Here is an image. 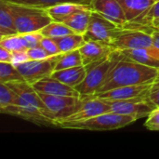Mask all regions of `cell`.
<instances>
[{
	"label": "cell",
	"mask_w": 159,
	"mask_h": 159,
	"mask_svg": "<svg viewBox=\"0 0 159 159\" xmlns=\"http://www.w3.org/2000/svg\"><path fill=\"white\" fill-rule=\"evenodd\" d=\"M158 71L159 68L150 67L131 60L120 50V54L113 69L96 94L119 87L152 84Z\"/></svg>",
	"instance_id": "cell-1"
},
{
	"label": "cell",
	"mask_w": 159,
	"mask_h": 159,
	"mask_svg": "<svg viewBox=\"0 0 159 159\" xmlns=\"http://www.w3.org/2000/svg\"><path fill=\"white\" fill-rule=\"evenodd\" d=\"M154 28L141 23H128L117 27L112 34L110 46L113 49L126 50L153 46Z\"/></svg>",
	"instance_id": "cell-2"
},
{
	"label": "cell",
	"mask_w": 159,
	"mask_h": 159,
	"mask_svg": "<svg viewBox=\"0 0 159 159\" xmlns=\"http://www.w3.org/2000/svg\"><path fill=\"white\" fill-rule=\"evenodd\" d=\"M119 54L120 50L113 49V51L102 60L86 66V78L81 84L75 87L81 98L91 97L99 91L113 69Z\"/></svg>",
	"instance_id": "cell-3"
},
{
	"label": "cell",
	"mask_w": 159,
	"mask_h": 159,
	"mask_svg": "<svg viewBox=\"0 0 159 159\" xmlns=\"http://www.w3.org/2000/svg\"><path fill=\"white\" fill-rule=\"evenodd\" d=\"M8 5L20 34L39 32L53 20L47 9L12 3H8Z\"/></svg>",
	"instance_id": "cell-4"
},
{
	"label": "cell",
	"mask_w": 159,
	"mask_h": 159,
	"mask_svg": "<svg viewBox=\"0 0 159 159\" xmlns=\"http://www.w3.org/2000/svg\"><path fill=\"white\" fill-rule=\"evenodd\" d=\"M136 121V118L130 116H124L116 114L113 112H108L102 114L100 116H94L92 118L69 124L63 125L61 128L66 129H83V130H95V131H104V130H115L124 127H127Z\"/></svg>",
	"instance_id": "cell-5"
},
{
	"label": "cell",
	"mask_w": 159,
	"mask_h": 159,
	"mask_svg": "<svg viewBox=\"0 0 159 159\" xmlns=\"http://www.w3.org/2000/svg\"><path fill=\"white\" fill-rule=\"evenodd\" d=\"M42 101L47 105L52 116L57 122V127L60 122L75 113L83 104L84 99L74 96H58L39 93Z\"/></svg>",
	"instance_id": "cell-6"
},
{
	"label": "cell",
	"mask_w": 159,
	"mask_h": 159,
	"mask_svg": "<svg viewBox=\"0 0 159 159\" xmlns=\"http://www.w3.org/2000/svg\"><path fill=\"white\" fill-rule=\"evenodd\" d=\"M61 55L50 56L48 59L40 61L30 60L14 66L22 75L24 81L33 86L37 81L52 75Z\"/></svg>",
	"instance_id": "cell-7"
},
{
	"label": "cell",
	"mask_w": 159,
	"mask_h": 159,
	"mask_svg": "<svg viewBox=\"0 0 159 159\" xmlns=\"http://www.w3.org/2000/svg\"><path fill=\"white\" fill-rule=\"evenodd\" d=\"M105 101L110 105L111 112L124 116H130L135 117L136 120L147 117L156 108L149 97L134 98L125 101Z\"/></svg>",
	"instance_id": "cell-8"
},
{
	"label": "cell",
	"mask_w": 159,
	"mask_h": 159,
	"mask_svg": "<svg viewBox=\"0 0 159 159\" xmlns=\"http://www.w3.org/2000/svg\"><path fill=\"white\" fill-rule=\"evenodd\" d=\"M84 99V102L82 106L73 115L63 119L61 122L58 124V127L61 128L63 125H69L74 123H78L94 116H100L102 114H105L111 112L110 105L105 100L97 98V97H89L82 98Z\"/></svg>",
	"instance_id": "cell-9"
},
{
	"label": "cell",
	"mask_w": 159,
	"mask_h": 159,
	"mask_svg": "<svg viewBox=\"0 0 159 159\" xmlns=\"http://www.w3.org/2000/svg\"><path fill=\"white\" fill-rule=\"evenodd\" d=\"M117 27L119 26L92 10L88 29L83 35L86 41H97L110 46L112 34Z\"/></svg>",
	"instance_id": "cell-10"
},
{
	"label": "cell",
	"mask_w": 159,
	"mask_h": 159,
	"mask_svg": "<svg viewBox=\"0 0 159 159\" xmlns=\"http://www.w3.org/2000/svg\"><path fill=\"white\" fill-rule=\"evenodd\" d=\"M151 85L152 84H143L119 87L102 93L93 95L91 97H97L107 101H125L134 98L149 97Z\"/></svg>",
	"instance_id": "cell-11"
},
{
	"label": "cell",
	"mask_w": 159,
	"mask_h": 159,
	"mask_svg": "<svg viewBox=\"0 0 159 159\" xmlns=\"http://www.w3.org/2000/svg\"><path fill=\"white\" fill-rule=\"evenodd\" d=\"M89 6L93 11L98 12L119 27L129 23L117 0H91Z\"/></svg>",
	"instance_id": "cell-12"
},
{
	"label": "cell",
	"mask_w": 159,
	"mask_h": 159,
	"mask_svg": "<svg viewBox=\"0 0 159 159\" xmlns=\"http://www.w3.org/2000/svg\"><path fill=\"white\" fill-rule=\"evenodd\" d=\"M35 91L39 93H45L49 95L58 96H74L80 97L79 92L73 87H70L60 80L54 78L53 76L45 77L33 85Z\"/></svg>",
	"instance_id": "cell-13"
},
{
	"label": "cell",
	"mask_w": 159,
	"mask_h": 159,
	"mask_svg": "<svg viewBox=\"0 0 159 159\" xmlns=\"http://www.w3.org/2000/svg\"><path fill=\"white\" fill-rule=\"evenodd\" d=\"M129 23H142L156 0H117Z\"/></svg>",
	"instance_id": "cell-14"
},
{
	"label": "cell",
	"mask_w": 159,
	"mask_h": 159,
	"mask_svg": "<svg viewBox=\"0 0 159 159\" xmlns=\"http://www.w3.org/2000/svg\"><path fill=\"white\" fill-rule=\"evenodd\" d=\"M82 62L84 66L99 61L108 56L113 48L109 45L97 42V41H86L85 44L79 48Z\"/></svg>",
	"instance_id": "cell-15"
},
{
	"label": "cell",
	"mask_w": 159,
	"mask_h": 159,
	"mask_svg": "<svg viewBox=\"0 0 159 159\" xmlns=\"http://www.w3.org/2000/svg\"><path fill=\"white\" fill-rule=\"evenodd\" d=\"M122 52L137 62L150 67L159 68V48L154 45L148 48L126 49L122 50Z\"/></svg>",
	"instance_id": "cell-16"
},
{
	"label": "cell",
	"mask_w": 159,
	"mask_h": 159,
	"mask_svg": "<svg viewBox=\"0 0 159 159\" xmlns=\"http://www.w3.org/2000/svg\"><path fill=\"white\" fill-rule=\"evenodd\" d=\"M86 75H87V69L86 66L84 65L54 71L51 75V76H53L54 78L75 89L84 81Z\"/></svg>",
	"instance_id": "cell-17"
},
{
	"label": "cell",
	"mask_w": 159,
	"mask_h": 159,
	"mask_svg": "<svg viewBox=\"0 0 159 159\" xmlns=\"http://www.w3.org/2000/svg\"><path fill=\"white\" fill-rule=\"evenodd\" d=\"M92 9L89 7L81 8L75 13H73L70 17H68L63 23H65L68 27H70L75 33L84 34L88 29Z\"/></svg>",
	"instance_id": "cell-18"
},
{
	"label": "cell",
	"mask_w": 159,
	"mask_h": 159,
	"mask_svg": "<svg viewBox=\"0 0 159 159\" xmlns=\"http://www.w3.org/2000/svg\"><path fill=\"white\" fill-rule=\"evenodd\" d=\"M15 20L7 2L0 0V34L1 36L18 34Z\"/></svg>",
	"instance_id": "cell-19"
},
{
	"label": "cell",
	"mask_w": 159,
	"mask_h": 159,
	"mask_svg": "<svg viewBox=\"0 0 159 159\" xmlns=\"http://www.w3.org/2000/svg\"><path fill=\"white\" fill-rule=\"evenodd\" d=\"M87 7H89V5H82V4H76V3H62V4L53 6L48 8L47 10L54 21L63 22L73 13Z\"/></svg>",
	"instance_id": "cell-20"
},
{
	"label": "cell",
	"mask_w": 159,
	"mask_h": 159,
	"mask_svg": "<svg viewBox=\"0 0 159 159\" xmlns=\"http://www.w3.org/2000/svg\"><path fill=\"white\" fill-rule=\"evenodd\" d=\"M53 39L57 43L58 47L60 48L62 53L79 49L86 42L84 35L81 34H76V33L66 34L63 36L54 37Z\"/></svg>",
	"instance_id": "cell-21"
},
{
	"label": "cell",
	"mask_w": 159,
	"mask_h": 159,
	"mask_svg": "<svg viewBox=\"0 0 159 159\" xmlns=\"http://www.w3.org/2000/svg\"><path fill=\"white\" fill-rule=\"evenodd\" d=\"M8 3L18 4L27 7H38L43 9H48L53 6L62 4V3H76L82 5H89L91 0H4Z\"/></svg>",
	"instance_id": "cell-22"
},
{
	"label": "cell",
	"mask_w": 159,
	"mask_h": 159,
	"mask_svg": "<svg viewBox=\"0 0 159 159\" xmlns=\"http://www.w3.org/2000/svg\"><path fill=\"white\" fill-rule=\"evenodd\" d=\"M79 65H83L82 58H81L79 49H75V50H72L69 52L61 53L54 71L72 68V67H75Z\"/></svg>",
	"instance_id": "cell-23"
},
{
	"label": "cell",
	"mask_w": 159,
	"mask_h": 159,
	"mask_svg": "<svg viewBox=\"0 0 159 159\" xmlns=\"http://www.w3.org/2000/svg\"><path fill=\"white\" fill-rule=\"evenodd\" d=\"M44 36L47 37H59V36H63L66 34H74L75 32L68 27L65 23L60 22V21H54L52 20L49 24L45 26L43 29L39 31Z\"/></svg>",
	"instance_id": "cell-24"
},
{
	"label": "cell",
	"mask_w": 159,
	"mask_h": 159,
	"mask_svg": "<svg viewBox=\"0 0 159 159\" xmlns=\"http://www.w3.org/2000/svg\"><path fill=\"white\" fill-rule=\"evenodd\" d=\"M0 47L4 48L11 52L27 50L25 42L21 34H11L0 37Z\"/></svg>",
	"instance_id": "cell-25"
},
{
	"label": "cell",
	"mask_w": 159,
	"mask_h": 159,
	"mask_svg": "<svg viewBox=\"0 0 159 159\" xmlns=\"http://www.w3.org/2000/svg\"><path fill=\"white\" fill-rule=\"evenodd\" d=\"M22 75L17 68L8 62H0V83H8L12 81H23Z\"/></svg>",
	"instance_id": "cell-26"
},
{
	"label": "cell",
	"mask_w": 159,
	"mask_h": 159,
	"mask_svg": "<svg viewBox=\"0 0 159 159\" xmlns=\"http://www.w3.org/2000/svg\"><path fill=\"white\" fill-rule=\"evenodd\" d=\"M16 93L5 83H0V111L16 104Z\"/></svg>",
	"instance_id": "cell-27"
},
{
	"label": "cell",
	"mask_w": 159,
	"mask_h": 159,
	"mask_svg": "<svg viewBox=\"0 0 159 159\" xmlns=\"http://www.w3.org/2000/svg\"><path fill=\"white\" fill-rule=\"evenodd\" d=\"M141 24L150 26L155 30H159V0L156 1L150 7Z\"/></svg>",
	"instance_id": "cell-28"
},
{
	"label": "cell",
	"mask_w": 159,
	"mask_h": 159,
	"mask_svg": "<svg viewBox=\"0 0 159 159\" xmlns=\"http://www.w3.org/2000/svg\"><path fill=\"white\" fill-rule=\"evenodd\" d=\"M21 36L25 42L27 49L36 48V47H40L41 46V40L44 37V35L40 32H32V33L21 34Z\"/></svg>",
	"instance_id": "cell-29"
},
{
	"label": "cell",
	"mask_w": 159,
	"mask_h": 159,
	"mask_svg": "<svg viewBox=\"0 0 159 159\" xmlns=\"http://www.w3.org/2000/svg\"><path fill=\"white\" fill-rule=\"evenodd\" d=\"M41 47L50 55V56H55L61 54L62 52L61 51L60 48L58 47L57 43L54 41L53 38L51 37H47L44 36L41 40Z\"/></svg>",
	"instance_id": "cell-30"
},
{
	"label": "cell",
	"mask_w": 159,
	"mask_h": 159,
	"mask_svg": "<svg viewBox=\"0 0 159 159\" xmlns=\"http://www.w3.org/2000/svg\"><path fill=\"white\" fill-rule=\"evenodd\" d=\"M144 128L152 131H159V107H156L147 116Z\"/></svg>",
	"instance_id": "cell-31"
},
{
	"label": "cell",
	"mask_w": 159,
	"mask_h": 159,
	"mask_svg": "<svg viewBox=\"0 0 159 159\" xmlns=\"http://www.w3.org/2000/svg\"><path fill=\"white\" fill-rule=\"evenodd\" d=\"M27 54L29 56L30 60L34 61H40V60H45L50 57V55L40 46L33 48H28L27 49Z\"/></svg>",
	"instance_id": "cell-32"
},
{
	"label": "cell",
	"mask_w": 159,
	"mask_h": 159,
	"mask_svg": "<svg viewBox=\"0 0 159 159\" xmlns=\"http://www.w3.org/2000/svg\"><path fill=\"white\" fill-rule=\"evenodd\" d=\"M149 99L156 107H159V71L156 79L151 85Z\"/></svg>",
	"instance_id": "cell-33"
},
{
	"label": "cell",
	"mask_w": 159,
	"mask_h": 159,
	"mask_svg": "<svg viewBox=\"0 0 159 159\" xmlns=\"http://www.w3.org/2000/svg\"><path fill=\"white\" fill-rule=\"evenodd\" d=\"M13 58H12V64H20L22 62H25L27 61H30L29 56L27 54V50H21V51H14Z\"/></svg>",
	"instance_id": "cell-34"
},
{
	"label": "cell",
	"mask_w": 159,
	"mask_h": 159,
	"mask_svg": "<svg viewBox=\"0 0 159 159\" xmlns=\"http://www.w3.org/2000/svg\"><path fill=\"white\" fill-rule=\"evenodd\" d=\"M13 53L4 48L0 47V62H8L12 63Z\"/></svg>",
	"instance_id": "cell-35"
},
{
	"label": "cell",
	"mask_w": 159,
	"mask_h": 159,
	"mask_svg": "<svg viewBox=\"0 0 159 159\" xmlns=\"http://www.w3.org/2000/svg\"><path fill=\"white\" fill-rule=\"evenodd\" d=\"M153 35V45L159 48V30H155L152 33Z\"/></svg>",
	"instance_id": "cell-36"
},
{
	"label": "cell",
	"mask_w": 159,
	"mask_h": 159,
	"mask_svg": "<svg viewBox=\"0 0 159 159\" xmlns=\"http://www.w3.org/2000/svg\"><path fill=\"white\" fill-rule=\"evenodd\" d=\"M156 1H158V0H156Z\"/></svg>",
	"instance_id": "cell-37"
}]
</instances>
